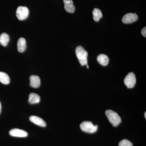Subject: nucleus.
<instances>
[{
  "instance_id": "6",
  "label": "nucleus",
  "mask_w": 146,
  "mask_h": 146,
  "mask_svg": "<svg viewBox=\"0 0 146 146\" xmlns=\"http://www.w3.org/2000/svg\"><path fill=\"white\" fill-rule=\"evenodd\" d=\"M138 16L135 13H128L124 16L122 22L126 24H131L136 22L138 20Z\"/></svg>"
},
{
  "instance_id": "4",
  "label": "nucleus",
  "mask_w": 146,
  "mask_h": 146,
  "mask_svg": "<svg viewBox=\"0 0 146 146\" xmlns=\"http://www.w3.org/2000/svg\"><path fill=\"white\" fill-rule=\"evenodd\" d=\"M29 11L26 7L19 6L16 10V16L20 21H24L28 17Z\"/></svg>"
},
{
  "instance_id": "7",
  "label": "nucleus",
  "mask_w": 146,
  "mask_h": 146,
  "mask_svg": "<svg viewBox=\"0 0 146 146\" xmlns=\"http://www.w3.org/2000/svg\"><path fill=\"white\" fill-rule=\"evenodd\" d=\"M10 136L13 137H20L24 138L28 136V133L25 131L19 129L14 128L11 129L9 132Z\"/></svg>"
},
{
  "instance_id": "3",
  "label": "nucleus",
  "mask_w": 146,
  "mask_h": 146,
  "mask_svg": "<svg viewBox=\"0 0 146 146\" xmlns=\"http://www.w3.org/2000/svg\"><path fill=\"white\" fill-rule=\"evenodd\" d=\"M80 129L82 131L88 133H94L98 130V126L94 125L91 121H84L80 124Z\"/></svg>"
},
{
  "instance_id": "20",
  "label": "nucleus",
  "mask_w": 146,
  "mask_h": 146,
  "mask_svg": "<svg viewBox=\"0 0 146 146\" xmlns=\"http://www.w3.org/2000/svg\"><path fill=\"white\" fill-rule=\"evenodd\" d=\"M146 112H145V118H146Z\"/></svg>"
},
{
  "instance_id": "10",
  "label": "nucleus",
  "mask_w": 146,
  "mask_h": 146,
  "mask_svg": "<svg viewBox=\"0 0 146 146\" xmlns=\"http://www.w3.org/2000/svg\"><path fill=\"white\" fill-rule=\"evenodd\" d=\"M30 85L32 88H38L41 85V80L38 76L32 75L30 78Z\"/></svg>"
},
{
  "instance_id": "11",
  "label": "nucleus",
  "mask_w": 146,
  "mask_h": 146,
  "mask_svg": "<svg viewBox=\"0 0 146 146\" xmlns=\"http://www.w3.org/2000/svg\"><path fill=\"white\" fill-rule=\"evenodd\" d=\"M17 48L18 52H23L27 48L26 41L24 38H19L17 43Z\"/></svg>"
},
{
  "instance_id": "18",
  "label": "nucleus",
  "mask_w": 146,
  "mask_h": 146,
  "mask_svg": "<svg viewBox=\"0 0 146 146\" xmlns=\"http://www.w3.org/2000/svg\"><path fill=\"white\" fill-rule=\"evenodd\" d=\"M141 33H142V35L143 36L146 37V27L143 28L142 29V31H141Z\"/></svg>"
},
{
  "instance_id": "15",
  "label": "nucleus",
  "mask_w": 146,
  "mask_h": 146,
  "mask_svg": "<svg viewBox=\"0 0 146 146\" xmlns=\"http://www.w3.org/2000/svg\"><path fill=\"white\" fill-rule=\"evenodd\" d=\"M10 78L8 74L3 72H0V82L4 84L10 83Z\"/></svg>"
},
{
  "instance_id": "5",
  "label": "nucleus",
  "mask_w": 146,
  "mask_h": 146,
  "mask_svg": "<svg viewBox=\"0 0 146 146\" xmlns=\"http://www.w3.org/2000/svg\"><path fill=\"white\" fill-rule=\"evenodd\" d=\"M124 83L128 88H133L136 83L135 74L132 72L129 73L125 78Z\"/></svg>"
},
{
  "instance_id": "13",
  "label": "nucleus",
  "mask_w": 146,
  "mask_h": 146,
  "mask_svg": "<svg viewBox=\"0 0 146 146\" xmlns=\"http://www.w3.org/2000/svg\"><path fill=\"white\" fill-rule=\"evenodd\" d=\"M97 60L100 64L104 66L108 65L109 61L108 56L104 54H100L97 58Z\"/></svg>"
},
{
  "instance_id": "8",
  "label": "nucleus",
  "mask_w": 146,
  "mask_h": 146,
  "mask_svg": "<svg viewBox=\"0 0 146 146\" xmlns=\"http://www.w3.org/2000/svg\"><path fill=\"white\" fill-rule=\"evenodd\" d=\"M64 8L68 13H73L75 11V7L74 5L72 0H63Z\"/></svg>"
},
{
  "instance_id": "19",
  "label": "nucleus",
  "mask_w": 146,
  "mask_h": 146,
  "mask_svg": "<svg viewBox=\"0 0 146 146\" xmlns=\"http://www.w3.org/2000/svg\"><path fill=\"white\" fill-rule=\"evenodd\" d=\"M1 102H0V114H1Z\"/></svg>"
},
{
  "instance_id": "16",
  "label": "nucleus",
  "mask_w": 146,
  "mask_h": 146,
  "mask_svg": "<svg viewBox=\"0 0 146 146\" xmlns=\"http://www.w3.org/2000/svg\"><path fill=\"white\" fill-rule=\"evenodd\" d=\"M93 15L94 20L96 22L99 21L100 19L103 17L101 11L98 8L94 9L93 11Z\"/></svg>"
},
{
  "instance_id": "9",
  "label": "nucleus",
  "mask_w": 146,
  "mask_h": 146,
  "mask_svg": "<svg viewBox=\"0 0 146 146\" xmlns=\"http://www.w3.org/2000/svg\"><path fill=\"white\" fill-rule=\"evenodd\" d=\"M29 120L31 122L35 124L36 125L45 127L46 126V123L42 118L36 116H31L29 117Z\"/></svg>"
},
{
  "instance_id": "1",
  "label": "nucleus",
  "mask_w": 146,
  "mask_h": 146,
  "mask_svg": "<svg viewBox=\"0 0 146 146\" xmlns=\"http://www.w3.org/2000/svg\"><path fill=\"white\" fill-rule=\"evenodd\" d=\"M76 55L82 66L86 65L88 63V53L81 46H78L76 50Z\"/></svg>"
},
{
  "instance_id": "14",
  "label": "nucleus",
  "mask_w": 146,
  "mask_h": 146,
  "mask_svg": "<svg viewBox=\"0 0 146 146\" xmlns=\"http://www.w3.org/2000/svg\"><path fill=\"white\" fill-rule=\"evenodd\" d=\"M9 36L6 33H3L0 35V44L3 46H6L9 41Z\"/></svg>"
},
{
  "instance_id": "21",
  "label": "nucleus",
  "mask_w": 146,
  "mask_h": 146,
  "mask_svg": "<svg viewBox=\"0 0 146 146\" xmlns=\"http://www.w3.org/2000/svg\"><path fill=\"white\" fill-rule=\"evenodd\" d=\"M86 65V66H87V68H89V66H88V65H87H87Z\"/></svg>"
},
{
  "instance_id": "12",
  "label": "nucleus",
  "mask_w": 146,
  "mask_h": 146,
  "mask_svg": "<svg viewBox=\"0 0 146 146\" xmlns=\"http://www.w3.org/2000/svg\"><path fill=\"white\" fill-rule=\"evenodd\" d=\"M29 102L30 104H36L40 102V97L38 94L31 93L29 96Z\"/></svg>"
},
{
  "instance_id": "17",
  "label": "nucleus",
  "mask_w": 146,
  "mask_h": 146,
  "mask_svg": "<svg viewBox=\"0 0 146 146\" xmlns=\"http://www.w3.org/2000/svg\"><path fill=\"white\" fill-rule=\"evenodd\" d=\"M119 146H133V144L130 141L127 140V139H123L119 142Z\"/></svg>"
},
{
  "instance_id": "2",
  "label": "nucleus",
  "mask_w": 146,
  "mask_h": 146,
  "mask_svg": "<svg viewBox=\"0 0 146 146\" xmlns=\"http://www.w3.org/2000/svg\"><path fill=\"white\" fill-rule=\"evenodd\" d=\"M105 113L110 122L114 127L117 126L121 122V119L117 112L110 110H108Z\"/></svg>"
}]
</instances>
